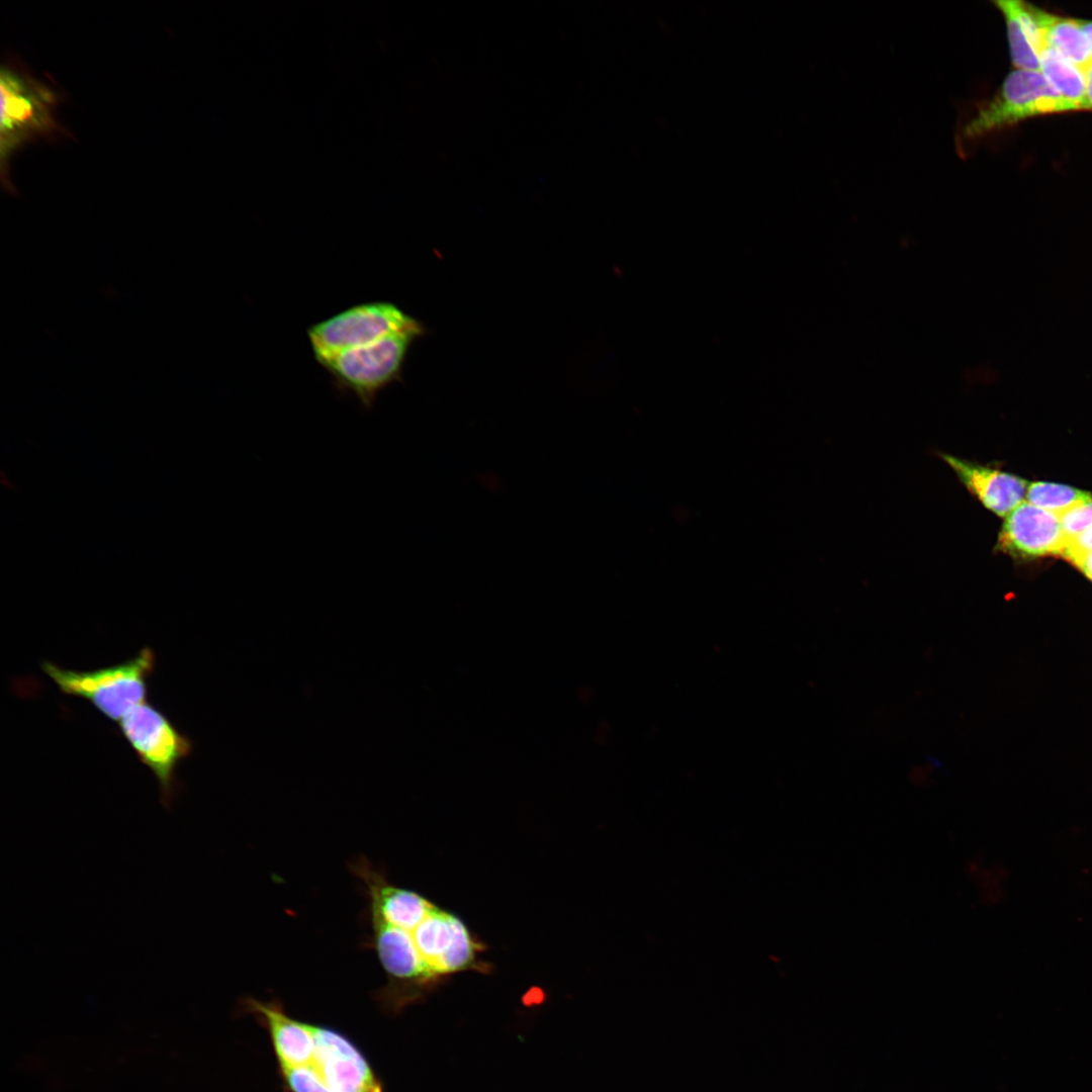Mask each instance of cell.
I'll return each mask as SVG.
<instances>
[{
    "label": "cell",
    "instance_id": "44dd1931",
    "mask_svg": "<svg viewBox=\"0 0 1092 1092\" xmlns=\"http://www.w3.org/2000/svg\"><path fill=\"white\" fill-rule=\"evenodd\" d=\"M1078 22H1079V25H1080L1081 29L1083 30L1085 36L1087 37V40L1089 42V46H1090V49H1091V52H1092V21L1091 20L1078 19Z\"/></svg>",
    "mask_w": 1092,
    "mask_h": 1092
},
{
    "label": "cell",
    "instance_id": "6da1fadb",
    "mask_svg": "<svg viewBox=\"0 0 1092 1092\" xmlns=\"http://www.w3.org/2000/svg\"><path fill=\"white\" fill-rule=\"evenodd\" d=\"M0 178L10 193V161L25 145L36 140L66 134L56 118L60 95L48 83L35 78L23 65L4 64L0 72Z\"/></svg>",
    "mask_w": 1092,
    "mask_h": 1092
},
{
    "label": "cell",
    "instance_id": "277c9868",
    "mask_svg": "<svg viewBox=\"0 0 1092 1092\" xmlns=\"http://www.w3.org/2000/svg\"><path fill=\"white\" fill-rule=\"evenodd\" d=\"M424 332L395 333L317 362L332 376L340 391L353 393L364 407L370 408L379 391L400 378L408 349Z\"/></svg>",
    "mask_w": 1092,
    "mask_h": 1092
},
{
    "label": "cell",
    "instance_id": "ac0fdd59",
    "mask_svg": "<svg viewBox=\"0 0 1092 1092\" xmlns=\"http://www.w3.org/2000/svg\"><path fill=\"white\" fill-rule=\"evenodd\" d=\"M1092 551V527L1067 541L1062 556L1074 563L1082 555Z\"/></svg>",
    "mask_w": 1092,
    "mask_h": 1092
},
{
    "label": "cell",
    "instance_id": "d6986e66",
    "mask_svg": "<svg viewBox=\"0 0 1092 1092\" xmlns=\"http://www.w3.org/2000/svg\"><path fill=\"white\" fill-rule=\"evenodd\" d=\"M1073 564L1092 580V551L1079 557Z\"/></svg>",
    "mask_w": 1092,
    "mask_h": 1092
},
{
    "label": "cell",
    "instance_id": "8992f818",
    "mask_svg": "<svg viewBox=\"0 0 1092 1092\" xmlns=\"http://www.w3.org/2000/svg\"><path fill=\"white\" fill-rule=\"evenodd\" d=\"M423 325L389 301H370L351 306L307 330L316 361L334 354L372 344L386 336Z\"/></svg>",
    "mask_w": 1092,
    "mask_h": 1092
},
{
    "label": "cell",
    "instance_id": "5b68a950",
    "mask_svg": "<svg viewBox=\"0 0 1092 1092\" xmlns=\"http://www.w3.org/2000/svg\"><path fill=\"white\" fill-rule=\"evenodd\" d=\"M1062 112L1069 109L1041 72L1016 69L963 125L960 138L974 141L1033 116Z\"/></svg>",
    "mask_w": 1092,
    "mask_h": 1092
},
{
    "label": "cell",
    "instance_id": "9c48e42d",
    "mask_svg": "<svg viewBox=\"0 0 1092 1092\" xmlns=\"http://www.w3.org/2000/svg\"><path fill=\"white\" fill-rule=\"evenodd\" d=\"M315 1042L311 1065L320 1079L335 1092H382L360 1052L340 1033L311 1025Z\"/></svg>",
    "mask_w": 1092,
    "mask_h": 1092
},
{
    "label": "cell",
    "instance_id": "3957f363",
    "mask_svg": "<svg viewBox=\"0 0 1092 1092\" xmlns=\"http://www.w3.org/2000/svg\"><path fill=\"white\" fill-rule=\"evenodd\" d=\"M154 663V652L146 647L129 660L96 670L65 669L49 661L41 668L63 693L88 700L109 719L118 722L146 701L147 680Z\"/></svg>",
    "mask_w": 1092,
    "mask_h": 1092
},
{
    "label": "cell",
    "instance_id": "7c38bea8",
    "mask_svg": "<svg viewBox=\"0 0 1092 1092\" xmlns=\"http://www.w3.org/2000/svg\"><path fill=\"white\" fill-rule=\"evenodd\" d=\"M994 5L1004 16L1010 57L1020 70L1039 71V53L1045 47L1040 29L1033 17L1031 4L1024 1L999 0Z\"/></svg>",
    "mask_w": 1092,
    "mask_h": 1092
},
{
    "label": "cell",
    "instance_id": "9a60e30c",
    "mask_svg": "<svg viewBox=\"0 0 1092 1092\" xmlns=\"http://www.w3.org/2000/svg\"><path fill=\"white\" fill-rule=\"evenodd\" d=\"M1026 502L1058 516L1092 499L1089 492L1051 482H1032L1028 485Z\"/></svg>",
    "mask_w": 1092,
    "mask_h": 1092
},
{
    "label": "cell",
    "instance_id": "e0dca14e",
    "mask_svg": "<svg viewBox=\"0 0 1092 1092\" xmlns=\"http://www.w3.org/2000/svg\"><path fill=\"white\" fill-rule=\"evenodd\" d=\"M1067 541L1092 527V499L1059 516Z\"/></svg>",
    "mask_w": 1092,
    "mask_h": 1092
},
{
    "label": "cell",
    "instance_id": "2e32d148",
    "mask_svg": "<svg viewBox=\"0 0 1092 1092\" xmlns=\"http://www.w3.org/2000/svg\"><path fill=\"white\" fill-rule=\"evenodd\" d=\"M282 1070L293 1092H335L320 1079L311 1066Z\"/></svg>",
    "mask_w": 1092,
    "mask_h": 1092
},
{
    "label": "cell",
    "instance_id": "30bf717a",
    "mask_svg": "<svg viewBox=\"0 0 1092 1092\" xmlns=\"http://www.w3.org/2000/svg\"><path fill=\"white\" fill-rule=\"evenodd\" d=\"M939 456L967 490L997 516L1007 517L1024 502L1028 487L1025 479L956 455Z\"/></svg>",
    "mask_w": 1092,
    "mask_h": 1092
},
{
    "label": "cell",
    "instance_id": "ffe728a7",
    "mask_svg": "<svg viewBox=\"0 0 1092 1092\" xmlns=\"http://www.w3.org/2000/svg\"><path fill=\"white\" fill-rule=\"evenodd\" d=\"M1086 79V102L1088 110H1092V61L1083 69Z\"/></svg>",
    "mask_w": 1092,
    "mask_h": 1092
},
{
    "label": "cell",
    "instance_id": "7a4b0ae2",
    "mask_svg": "<svg viewBox=\"0 0 1092 1092\" xmlns=\"http://www.w3.org/2000/svg\"><path fill=\"white\" fill-rule=\"evenodd\" d=\"M369 917L407 931L434 984L444 976L478 968L477 954L481 945L458 917L429 900Z\"/></svg>",
    "mask_w": 1092,
    "mask_h": 1092
},
{
    "label": "cell",
    "instance_id": "4fadbf2b",
    "mask_svg": "<svg viewBox=\"0 0 1092 1092\" xmlns=\"http://www.w3.org/2000/svg\"><path fill=\"white\" fill-rule=\"evenodd\" d=\"M1044 43L1081 68L1092 61V52L1078 19L1063 17L1031 5Z\"/></svg>",
    "mask_w": 1092,
    "mask_h": 1092
},
{
    "label": "cell",
    "instance_id": "5bb4252c",
    "mask_svg": "<svg viewBox=\"0 0 1092 1092\" xmlns=\"http://www.w3.org/2000/svg\"><path fill=\"white\" fill-rule=\"evenodd\" d=\"M1039 61L1041 74L1061 96L1069 111L1088 110L1083 70L1046 46L1039 53Z\"/></svg>",
    "mask_w": 1092,
    "mask_h": 1092
},
{
    "label": "cell",
    "instance_id": "52a82bcc",
    "mask_svg": "<svg viewBox=\"0 0 1092 1092\" xmlns=\"http://www.w3.org/2000/svg\"><path fill=\"white\" fill-rule=\"evenodd\" d=\"M118 724L141 761L155 775L161 802L170 809L177 794L175 768L191 752V741L146 701L129 710Z\"/></svg>",
    "mask_w": 1092,
    "mask_h": 1092
},
{
    "label": "cell",
    "instance_id": "8fae6325",
    "mask_svg": "<svg viewBox=\"0 0 1092 1092\" xmlns=\"http://www.w3.org/2000/svg\"><path fill=\"white\" fill-rule=\"evenodd\" d=\"M250 1006L266 1020L282 1069L309 1067L315 1054L311 1025L288 1017L274 1004L249 1000Z\"/></svg>",
    "mask_w": 1092,
    "mask_h": 1092
},
{
    "label": "cell",
    "instance_id": "ba28073f",
    "mask_svg": "<svg viewBox=\"0 0 1092 1092\" xmlns=\"http://www.w3.org/2000/svg\"><path fill=\"white\" fill-rule=\"evenodd\" d=\"M1066 544L1059 516L1023 502L1005 517L996 550L1029 559L1062 555Z\"/></svg>",
    "mask_w": 1092,
    "mask_h": 1092
}]
</instances>
